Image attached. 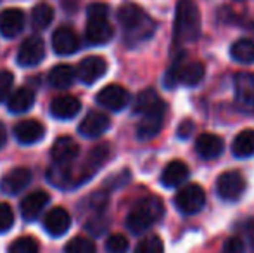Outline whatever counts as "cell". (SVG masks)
<instances>
[{"label":"cell","mask_w":254,"mask_h":253,"mask_svg":"<svg viewBox=\"0 0 254 253\" xmlns=\"http://www.w3.org/2000/svg\"><path fill=\"white\" fill-rule=\"evenodd\" d=\"M201 37V12L194 0H178L175 10L173 44H192Z\"/></svg>","instance_id":"7a4b0ae2"},{"label":"cell","mask_w":254,"mask_h":253,"mask_svg":"<svg viewBox=\"0 0 254 253\" xmlns=\"http://www.w3.org/2000/svg\"><path fill=\"white\" fill-rule=\"evenodd\" d=\"M97 102L111 111H121L130 102V94L121 85H107L97 94Z\"/></svg>","instance_id":"8fae6325"},{"label":"cell","mask_w":254,"mask_h":253,"mask_svg":"<svg viewBox=\"0 0 254 253\" xmlns=\"http://www.w3.org/2000/svg\"><path fill=\"white\" fill-rule=\"evenodd\" d=\"M118 21L123 26L127 45H137L152 37L156 23L147 16L144 9L137 3L127 2L118 10Z\"/></svg>","instance_id":"6da1fadb"},{"label":"cell","mask_w":254,"mask_h":253,"mask_svg":"<svg viewBox=\"0 0 254 253\" xmlns=\"http://www.w3.org/2000/svg\"><path fill=\"white\" fill-rule=\"evenodd\" d=\"M106 250L109 253H125L128 250V240L123 234H113L107 238Z\"/></svg>","instance_id":"836d02e7"},{"label":"cell","mask_w":254,"mask_h":253,"mask_svg":"<svg viewBox=\"0 0 254 253\" xmlns=\"http://www.w3.org/2000/svg\"><path fill=\"white\" fill-rule=\"evenodd\" d=\"M230 56L234 61L241 64L254 63V40L251 38H239L230 47Z\"/></svg>","instance_id":"83f0119b"},{"label":"cell","mask_w":254,"mask_h":253,"mask_svg":"<svg viewBox=\"0 0 254 253\" xmlns=\"http://www.w3.org/2000/svg\"><path fill=\"white\" fill-rule=\"evenodd\" d=\"M133 253H164V245L159 236H147L137 245Z\"/></svg>","instance_id":"4dcf8cb0"},{"label":"cell","mask_w":254,"mask_h":253,"mask_svg":"<svg viewBox=\"0 0 254 253\" xmlns=\"http://www.w3.org/2000/svg\"><path fill=\"white\" fill-rule=\"evenodd\" d=\"M45 58V45L40 37H28L26 40L21 44L19 51H17V64L19 66H37Z\"/></svg>","instance_id":"30bf717a"},{"label":"cell","mask_w":254,"mask_h":253,"mask_svg":"<svg viewBox=\"0 0 254 253\" xmlns=\"http://www.w3.org/2000/svg\"><path fill=\"white\" fill-rule=\"evenodd\" d=\"M204 64L201 61H187L184 56L177 58L168 70L164 84L166 87H175L177 84H184L194 87L204 78Z\"/></svg>","instance_id":"5b68a950"},{"label":"cell","mask_w":254,"mask_h":253,"mask_svg":"<svg viewBox=\"0 0 254 253\" xmlns=\"http://www.w3.org/2000/svg\"><path fill=\"white\" fill-rule=\"evenodd\" d=\"M44 227L52 238H59L69 231L71 227V215L66 208L63 206H56L51 212L45 215L44 219Z\"/></svg>","instance_id":"5bb4252c"},{"label":"cell","mask_w":254,"mask_h":253,"mask_svg":"<svg viewBox=\"0 0 254 253\" xmlns=\"http://www.w3.org/2000/svg\"><path fill=\"white\" fill-rule=\"evenodd\" d=\"M107 156H109V148H107L106 144H101V146H97V148L92 149L80 169V175L76 177V186L78 184L87 182V180L104 165Z\"/></svg>","instance_id":"7c38bea8"},{"label":"cell","mask_w":254,"mask_h":253,"mask_svg":"<svg viewBox=\"0 0 254 253\" xmlns=\"http://www.w3.org/2000/svg\"><path fill=\"white\" fill-rule=\"evenodd\" d=\"M52 47L57 54L69 56L80 49V40H78V35L71 28L61 26L52 35Z\"/></svg>","instance_id":"2e32d148"},{"label":"cell","mask_w":254,"mask_h":253,"mask_svg":"<svg viewBox=\"0 0 254 253\" xmlns=\"http://www.w3.org/2000/svg\"><path fill=\"white\" fill-rule=\"evenodd\" d=\"M106 70H107V63L104 61L101 56H88V58H85L80 63L76 75L80 78V82H83L85 85H92L99 78L104 77Z\"/></svg>","instance_id":"9a60e30c"},{"label":"cell","mask_w":254,"mask_h":253,"mask_svg":"<svg viewBox=\"0 0 254 253\" xmlns=\"http://www.w3.org/2000/svg\"><path fill=\"white\" fill-rule=\"evenodd\" d=\"M14 135L21 144H35L45 135V127L37 120H24L14 127Z\"/></svg>","instance_id":"44dd1931"},{"label":"cell","mask_w":254,"mask_h":253,"mask_svg":"<svg viewBox=\"0 0 254 253\" xmlns=\"http://www.w3.org/2000/svg\"><path fill=\"white\" fill-rule=\"evenodd\" d=\"M54 19V9L49 3L42 2L31 10V26L35 30H45Z\"/></svg>","instance_id":"f1b7e54d"},{"label":"cell","mask_w":254,"mask_h":253,"mask_svg":"<svg viewBox=\"0 0 254 253\" xmlns=\"http://www.w3.org/2000/svg\"><path fill=\"white\" fill-rule=\"evenodd\" d=\"M216 191L218 196L225 201H237L246 191V179L242 173L230 170L218 177L216 180Z\"/></svg>","instance_id":"9c48e42d"},{"label":"cell","mask_w":254,"mask_h":253,"mask_svg":"<svg viewBox=\"0 0 254 253\" xmlns=\"http://www.w3.org/2000/svg\"><path fill=\"white\" fill-rule=\"evenodd\" d=\"M31 182V172L28 169H14L10 170L9 173H5L0 182V189H2L5 194H19L24 187H28V184Z\"/></svg>","instance_id":"d6986e66"},{"label":"cell","mask_w":254,"mask_h":253,"mask_svg":"<svg viewBox=\"0 0 254 253\" xmlns=\"http://www.w3.org/2000/svg\"><path fill=\"white\" fill-rule=\"evenodd\" d=\"M159 101H161V99H159V95L156 94V90L147 88V90L140 92V94L137 95V99H135V104H133V113L142 115V113H145L147 109H151L152 106H156Z\"/></svg>","instance_id":"f546056e"},{"label":"cell","mask_w":254,"mask_h":253,"mask_svg":"<svg viewBox=\"0 0 254 253\" xmlns=\"http://www.w3.org/2000/svg\"><path fill=\"white\" fill-rule=\"evenodd\" d=\"M9 253H40V252H38V247L33 238L23 236V238H17V240H14L12 243H10Z\"/></svg>","instance_id":"d6a6232c"},{"label":"cell","mask_w":254,"mask_h":253,"mask_svg":"<svg viewBox=\"0 0 254 253\" xmlns=\"http://www.w3.org/2000/svg\"><path fill=\"white\" fill-rule=\"evenodd\" d=\"M24 28V12L21 9H5L0 12V33L7 38H12L21 33Z\"/></svg>","instance_id":"ffe728a7"},{"label":"cell","mask_w":254,"mask_h":253,"mask_svg":"<svg viewBox=\"0 0 254 253\" xmlns=\"http://www.w3.org/2000/svg\"><path fill=\"white\" fill-rule=\"evenodd\" d=\"M251 28H253V30H254V23H253V24H251Z\"/></svg>","instance_id":"60d3db41"},{"label":"cell","mask_w":254,"mask_h":253,"mask_svg":"<svg viewBox=\"0 0 254 253\" xmlns=\"http://www.w3.org/2000/svg\"><path fill=\"white\" fill-rule=\"evenodd\" d=\"M235 104L241 111L254 115V73H239L234 77Z\"/></svg>","instance_id":"ba28073f"},{"label":"cell","mask_w":254,"mask_h":253,"mask_svg":"<svg viewBox=\"0 0 254 253\" xmlns=\"http://www.w3.org/2000/svg\"><path fill=\"white\" fill-rule=\"evenodd\" d=\"M192 128H194V123L190 122V120H185V122L180 123V127H178V137H189L192 132Z\"/></svg>","instance_id":"74e56055"},{"label":"cell","mask_w":254,"mask_h":253,"mask_svg":"<svg viewBox=\"0 0 254 253\" xmlns=\"http://www.w3.org/2000/svg\"><path fill=\"white\" fill-rule=\"evenodd\" d=\"M7 142V132H5V127L0 123V148H3Z\"/></svg>","instance_id":"f35d334b"},{"label":"cell","mask_w":254,"mask_h":253,"mask_svg":"<svg viewBox=\"0 0 254 253\" xmlns=\"http://www.w3.org/2000/svg\"><path fill=\"white\" fill-rule=\"evenodd\" d=\"M107 14H109V7L102 2H95L88 5L87 16V30H85V37L87 42L92 45H102L113 38V26L107 21Z\"/></svg>","instance_id":"277c9868"},{"label":"cell","mask_w":254,"mask_h":253,"mask_svg":"<svg viewBox=\"0 0 254 253\" xmlns=\"http://www.w3.org/2000/svg\"><path fill=\"white\" fill-rule=\"evenodd\" d=\"M76 71L69 66V64H57L49 73V82L52 87L56 88H67L73 85L74 78H76Z\"/></svg>","instance_id":"484cf974"},{"label":"cell","mask_w":254,"mask_h":253,"mask_svg":"<svg viewBox=\"0 0 254 253\" xmlns=\"http://www.w3.org/2000/svg\"><path fill=\"white\" fill-rule=\"evenodd\" d=\"M78 155H80V146L71 137H59L51 149V156L56 165L69 167L78 158Z\"/></svg>","instance_id":"4fadbf2b"},{"label":"cell","mask_w":254,"mask_h":253,"mask_svg":"<svg viewBox=\"0 0 254 253\" xmlns=\"http://www.w3.org/2000/svg\"><path fill=\"white\" fill-rule=\"evenodd\" d=\"M204 203H206V192L197 184H189L175 196V206L184 215H194V213L201 212Z\"/></svg>","instance_id":"52a82bcc"},{"label":"cell","mask_w":254,"mask_h":253,"mask_svg":"<svg viewBox=\"0 0 254 253\" xmlns=\"http://www.w3.org/2000/svg\"><path fill=\"white\" fill-rule=\"evenodd\" d=\"M223 141L214 134H201L195 141V151L204 160H213L223 153Z\"/></svg>","instance_id":"603a6c76"},{"label":"cell","mask_w":254,"mask_h":253,"mask_svg":"<svg viewBox=\"0 0 254 253\" xmlns=\"http://www.w3.org/2000/svg\"><path fill=\"white\" fill-rule=\"evenodd\" d=\"M14 224V212L7 203H0V234L7 233Z\"/></svg>","instance_id":"e575fe53"},{"label":"cell","mask_w":254,"mask_h":253,"mask_svg":"<svg viewBox=\"0 0 254 253\" xmlns=\"http://www.w3.org/2000/svg\"><path fill=\"white\" fill-rule=\"evenodd\" d=\"M232 153L237 158H249L254 156V130L248 128L242 130L232 142Z\"/></svg>","instance_id":"4316f807"},{"label":"cell","mask_w":254,"mask_h":253,"mask_svg":"<svg viewBox=\"0 0 254 253\" xmlns=\"http://www.w3.org/2000/svg\"><path fill=\"white\" fill-rule=\"evenodd\" d=\"M164 115H166V104L159 101L156 106L147 109L140 115V122L137 125V137L138 141H151L161 132L164 123Z\"/></svg>","instance_id":"8992f818"},{"label":"cell","mask_w":254,"mask_h":253,"mask_svg":"<svg viewBox=\"0 0 254 253\" xmlns=\"http://www.w3.org/2000/svg\"><path fill=\"white\" fill-rule=\"evenodd\" d=\"M221 253H244V243H242L241 238H230L225 243Z\"/></svg>","instance_id":"8d00e7d4"},{"label":"cell","mask_w":254,"mask_h":253,"mask_svg":"<svg viewBox=\"0 0 254 253\" xmlns=\"http://www.w3.org/2000/svg\"><path fill=\"white\" fill-rule=\"evenodd\" d=\"M81 102L78 101L74 95H59L52 101L51 104V113L52 116L59 120H69L80 113Z\"/></svg>","instance_id":"7402d4cb"},{"label":"cell","mask_w":254,"mask_h":253,"mask_svg":"<svg viewBox=\"0 0 254 253\" xmlns=\"http://www.w3.org/2000/svg\"><path fill=\"white\" fill-rule=\"evenodd\" d=\"M66 253H95V245L88 238H73L66 245Z\"/></svg>","instance_id":"1f68e13d"},{"label":"cell","mask_w":254,"mask_h":253,"mask_svg":"<svg viewBox=\"0 0 254 253\" xmlns=\"http://www.w3.org/2000/svg\"><path fill=\"white\" fill-rule=\"evenodd\" d=\"M12 85H14V75L5 70L0 71V102L9 99Z\"/></svg>","instance_id":"d590c367"},{"label":"cell","mask_w":254,"mask_h":253,"mask_svg":"<svg viewBox=\"0 0 254 253\" xmlns=\"http://www.w3.org/2000/svg\"><path fill=\"white\" fill-rule=\"evenodd\" d=\"M111 125V120L107 115L104 113H99V111H92L81 120L80 127H78V132H80L83 137H101L104 132L109 128Z\"/></svg>","instance_id":"ac0fdd59"},{"label":"cell","mask_w":254,"mask_h":253,"mask_svg":"<svg viewBox=\"0 0 254 253\" xmlns=\"http://www.w3.org/2000/svg\"><path fill=\"white\" fill-rule=\"evenodd\" d=\"M189 177V167L180 160H173L164 167L161 173V184L164 187H177L184 184Z\"/></svg>","instance_id":"cb8c5ba5"},{"label":"cell","mask_w":254,"mask_h":253,"mask_svg":"<svg viewBox=\"0 0 254 253\" xmlns=\"http://www.w3.org/2000/svg\"><path fill=\"white\" fill-rule=\"evenodd\" d=\"M49 201H51V198H49V194L45 191L30 192L21 201V215H23V219L28 220V222L37 220L38 215L42 213V210L49 205Z\"/></svg>","instance_id":"e0dca14e"},{"label":"cell","mask_w":254,"mask_h":253,"mask_svg":"<svg viewBox=\"0 0 254 253\" xmlns=\"http://www.w3.org/2000/svg\"><path fill=\"white\" fill-rule=\"evenodd\" d=\"M249 241H251V247H253V250H254V227L251 229V233H249Z\"/></svg>","instance_id":"ab89813d"},{"label":"cell","mask_w":254,"mask_h":253,"mask_svg":"<svg viewBox=\"0 0 254 253\" xmlns=\"http://www.w3.org/2000/svg\"><path fill=\"white\" fill-rule=\"evenodd\" d=\"M164 215V205L157 196H145L135 203L127 217V227L133 234H142Z\"/></svg>","instance_id":"3957f363"},{"label":"cell","mask_w":254,"mask_h":253,"mask_svg":"<svg viewBox=\"0 0 254 253\" xmlns=\"http://www.w3.org/2000/svg\"><path fill=\"white\" fill-rule=\"evenodd\" d=\"M35 104V92L28 87L17 88L14 94H10L9 102H7V108L12 113H26L28 109H31V106Z\"/></svg>","instance_id":"d4e9b609"}]
</instances>
